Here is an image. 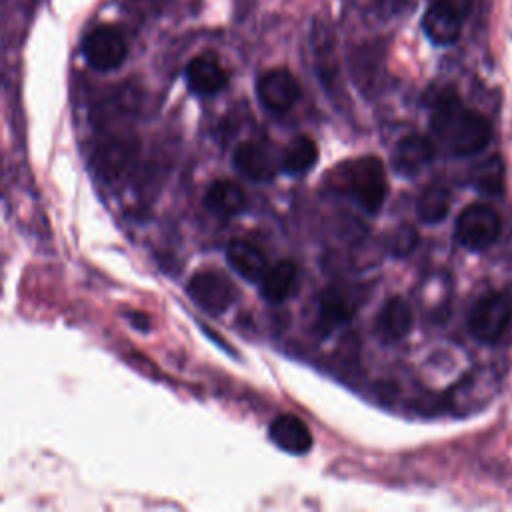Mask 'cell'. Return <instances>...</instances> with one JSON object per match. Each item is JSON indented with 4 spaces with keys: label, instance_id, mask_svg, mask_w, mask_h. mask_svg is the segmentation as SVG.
<instances>
[{
    "label": "cell",
    "instance_id": "obj_23",
    "mask_svg": "<svg viewBox=\"0 0 512 512\" xmlns=\"http://www.w3.org/2000/svg\"><path fill=\"white\" fill-rule=\"evenodd\" d=\"M134 318L136 320H132L140 330H146L148 326H150V322H148V316H144V314H134Z\"/></svg>",
    "mask_w": 512,
    "mask_h": 512
},
{
    "label": "cell",
    "instance_id": "obj_11",
    "mask_svg": "<svg viewBox=\"0 0 512 512\" xmlns=\"http://www.w3.org/2000/svg\"><path fill=\"white\" fill-rule=\"evenodd\" d=\"M184 76H186V84H188L190 92H194L198 96H212V94L220 92L228 82L226 70L212 56L192 58L184 70Z\"/></svg>",
    "mask_w": 512,
    "mask_h": 512
},
{
    "label": "cell",
    "instance_id": "obj_7",
    "mask_svg": "<svg viewBox=\"0 0 512 512\" xmlns=\"http://www.w3.org/2000/svg\"><path fill=\"white\" fill-rule=\"evenodd\" d=\"M82 54L94 70L110 72L122 66L128 46L124 36L114 26H98L84 36Z\"/></svg>",
    "mask_w": 512,
    "mask_h": 512
},
{
    "label": "cell",
    "instance_id": "obj_2",
    "mask_svg": "<svg viewBox=\"0 0 512 512\" xmlns=\"http://www.w3.org/2000/svg\"><path fill=\"white\" fill-rule=\"evenodd\" d=\"M330 180L368 214H378L386 200V170L376 156H360L342 162L330 174Z\"/></svg>",
    "mask_w": 512,
    "mask_h": 512
},
{
    "label": "cell",
    "instance_id": "obj_9",
    "mask_svg": "<svg viewBox=\"0 0 512 512\" xmlns=\"http://www.w3.org/2000/svg\"><path fill=\"white\" fill-rule=\"evenodd\" d=\"M234 166L246 178L262 182L274 178L280 168V160L268 144L246 140L234 148Z\"/></svg>",
    "mask_w": 512,
    "mask_h": 512
},
{
    "label": "cell",
    "instance_id": "obj_21",
    "mask_svg": "<svg viewBox=\"0 0 512 512\" xmlns=\"http://www.w3.org/2000/svg\"><path fill=\"white\" fill-rule=\"evenodd\" d=\"M474 184L482 194H498L504 184V162L500 156H492L476 168Z\"/></svg>",
    "mask_w": 512,
    "mask_h": 512
},
{
    "label": "cell",
    "instance_id": "obj_17",
    "mask_svg": "<svg viewBox=\"0 0 512 512\" xmlns=\"http://www.w3.org/2000/svg\"><path fill=\"white\" fill-rule=\"evenodd\" d=\"M298 270L290 260H282L270 268H266L260 278V292L268 302H282L294 288Z\"/></svg>",
    "mask_w": 512,
    "mask_h": 512
},
{
    "label": "cell",
    "instance_id": "obj_14",
    "mask_svg": "<svg viewBox=\"0 0 512 512\" xmlns=\"http://www.w3.org/2000/svg\"><path fill=\"white\" fill-rule=\"evenodd\" d=\"M354 314L352 300L338 288H326L318 300V318L316 328L322 334H328L346 322H350Z\"/></svg>",
    "mask_w": 512,
    "mask_h": 512
},
{
    "label": "cell",
    "instance_id": "obj_8",
    "mask_svg": "<svg viewBox=\"0 0 512 512\" xmlns=\"http://www.w3.org/2000/svg\"><path fill=\"white\" fill-rule=\"evenodd\" d=\"M256 94L264 108L272 112H286L300 96V86L286 68H272L256 82Z\"/></svg>",
    "mask_w": 512,
    "mask_h": 512
},
{
    "label": "cell",
    "instance_id": "obj_5",
    "mask_svg": "<svg viewBox=\"0 0 512 512\" xmlns=\"http://www.w3.org/2000/svg\"><path fill=\"white\" fill-rule=\"evenodd\" d=\"M500 234V216L488 204L474 202L462 208L456 218L454 236L468 250H486Z\"/></svg>",
    "mask_w": 512,
    "mask_h": 512
},
{
    "label": "cell",
    "instance_id": "obj_15",
    "mask_svg": "<svg viewBox=\"0 0 512 512\" xmlns=\"http://www.w3.org/2000/svg\"><path fill=\"white\" fill-rule=\"evenodd\" d=\"M226 260L236 270V274L250 282L260 280L268 268L262 250L248 240H232L226 248Z\"/></svg>",
    "mask_w": 512,
    "mask_h": 512
},
{
    "label": "cell",
    "instance_id": "obj_12",
    "mask_svg": "<svg viewBox=\"0 0 512 512\" xmlns=\"http://www.w3.org/2000/svg\"><path fill=\"white\" fill-rule=\"evenodd\" d=\"M434 158V144L422 134H408L398 140L392 152V166L402 176L420 172Z\"/></svg>",
    "mask_w": 512,
    "mask_h": 512
},
{
    "label": "cell",
    "instance_id": "obj_10",
    "mask_svg": "<svg viewBox=\"0 0 512 512\" xmlns=\"http://www.w3.org/2000/svg\"><path fill=\"white\" fill-rule=\"evenodd\" d=\"M374 330L382 342H398L412 330V308L402 296L388 298L376 314Z\"/></svg>",
    "mask_w": 512,
    "mask_h": 512
},
{
    "label": "cell",
    "instance_id": "obj_4",
    "mask_svg": "<svg viewBox=\"0 0 512 512\" xmlns=\"http://www.w3.org/2000/svg\"><path fill=\"white\" fill-rule=\"evenodd\" d=\"M512 320V300L504 292H486L470 310L468 328L478 342H498Z\"/></svg>",
    "mask_w": 512,
    "mask_h": 512
},
{
    "label": "cell",
    "instance_id": "obj_1",
    "mask_svg": "<svg viewBox=\"0 0 512 512\" xmlns=\"http://www.w3.org/2000/svg\"><path fill=\"white\" fill-rule=\"evenodd\" d=\"M430 126L440 144L456 156H472L490 140L488 120L464 106L454 92H442L432 108Z\"/></svg>",
    "mask_w": 512,
    "mask_h": 512
},
{
    "label": "cell",
    "instance_id": "obj_19",
    "mask_svg": "<svg viewBox=\"0 0 512 512\" xmlns=\"http://www.w3.org/2000/svg\"><path fill=\"white\" fill-rule=\"evenodd\" d=\"M450 208L448 190L440 184L426 186L416 200V214L426 224H436L446 218Z\"/></svg>",
    "mask_w": 512,
    "mask_h": 512
},
{
    "label": "cell",
    "instance_id": "obj_13",
    "mask_svg": "<svg viewBox=\"0 0 512 512\" xmlns=\"http://www.w3.org/2000/svg\"><path fill=\"white\" fill-rule=\"evenodd\" d=\"M270 440L284 452L306 454L312 446V434L308 426L292 414L276 416L268 428Z\"/></svg>",
    "mask_w": 512,
    "mask_h": 512
},
{
    "label": "cell",
    "instance_id": "obj_3",
    "mask_svg": "<svg viewBox=\"0 0 512 512\" xmlns=\"http://www.w3.org/2000/svg\"><path fill=\"white\" fill-rule=\"evenodd\" d=\"M472 0H430L424 16L422 30L426 38L436 46L454 44L470 16Z\"/></svg>",
    "mask_w": 512,
    "mask_h": 512
},
{
    "label": "cell",
    "instance_id": "obj_6",
    "mask_svg": "<svg viewBox=\"0 0 512 512\" xmlns=\"http://www.w3.org/2000/svg\"><path fill=\"white\" fill-rule=\"evenodd\" d=\"M188 296L206 312L220 314L224 312L238 296L234 282L218 270H200L196 272L186 286Z\"/></svg>",
    "mask_w": 512,
    "mask_h": 512
},
{
    "label": "cell",
    "instance_id": "obj_16",
    "mask_svg": "<svg viewBox=\"0 0 512 512\" xmlns=\"http://www.w3.org/2000/svg\"><path fill=\"white\" fill-rule=\"evenodd\" d=\"M204 204L218 216H234L246 208V194L232 180H216L208 186Z\"/></svg>",
    "mask_w": 512,
    "mask_h": 512
},
{
    "label": "cell",
    "instance_id": "obj_18",
    "mask_svg": "<svg viewBox=\"0 0 512 512\" xmlns=\"http://www.w3.org/2000/svg\"><path fill=\"white\" fill-rule=\"evenodd\" d=\"M318 160V146L308 136H298L290 142L280 158V166L288 174H302L310 170Z\"/></svg>",
    "mask_w": 512,
    "mask_h": 512
},
{
    "label": "cell",
    "instance_id": "obj_20",
    "mask_svg": "<svg viewBox=\"0 0 512 512\" xmlns=\"http://www.w3.org/2000/svg\"><path fill=\"white\" fill-rule=\"evenodd\" d=\"M134 146L128 140H112L98 154V164L106 174H118L134 156Z\"/></svg>",
    "mask_w": 512,
    "mask_h": 512
},
{
    "label": "cell",
    "instance_id": "obj_22",
    "mask_svg": "<svg viewBox=\"0 0 512 512\" xmlns=\"http://www.w3.org/2000/svg\"><path fill=\"white\" fill-rule=\"evenodd\" d=\"M416 244V230L410 226H400L392 234V252L394 254H408Z\"/></svg>",
    "mask_w": 512,
    "mask_h": 512
}]
</instances>
